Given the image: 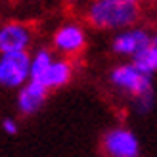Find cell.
Returning a JSON list of instances; mask_svg holds the SVG:
<instances>
[{"label":"cell","mask_w":157,"mask_h":157,"mask_svg":"<svg viewBox=\"0 0 157 157\" xmlns=\"http://www.w3.org/2000/svg\"><path fill=\"white\" fill-rule=\"evenodd\" d=\"M31 81V52L0 54V88L17 92Z\"/></svg>","instance_id":"obj_6"},{"label":"cell","mask_w":157,"mask_h":157,"mask_svg":"<svg viewBox=\"0 0 157 157\" xmlns=\"http://www.w3.org/2000/svg\"><path fill=\"white\" fill-rule=\"evenodd\" d=\"M107 84L115 94L134 100L153 92V77L144 73L134 61L123 59L107 71Z\"/></svg>","instance_id":"obj_2"},{"label":"cell","mask_w":157,"mask_h":157,"mask_svg":"<svg viewBox=\"0 0 157 157\" xmlns=\"http://www.w3.org/2000/svg\"><path fill=\"white\" fill-rule=\"evenodd\" d=\"M75 78V63L73 59L63 58V56H58L52 59V63L48 65V69L42 73V77L38 78L36 82L44 84L50 92L52 90H61L65 88L67 84H71Z\"/></svg>","instance_id":"obj_9"},{"label":"cell","mask_w":157,"mask_h":157,"mask_svg":"<svg viewBox=\"0 0 157 157\" xmlns=\"http://www.w3.org/2000/svg\"><path fill=\"white\" fill-rule=\"evenodd\" d=\"M0 128H2L4 134H8V136H15V134L19 132V123H17V119H15V117L8 115V117H4V119L0 121Z\"/></svg>","instance_id":"obj_13"},{"label":"cell","mask_w":157,"mask_h":157,"mask_svg":"<svg viewBox=\"0 0 157 157\" xmlns=\"http://www.w3.org/2000/svg\"><path fill=\"white\" fill-rule=\"evenodd\" d=\"M130 105H132V109H134V113H138V115L151 113V109L155 105V92L144 94V96H138L134 100H130Z\"/></svg>","instance_id":"obj_12"},{"label":"cell","mask_w":157,"mask_h":157,"mask_svg":"<svg viewBox=\"0 0 157 157\" xmlns=\"http://www.w3.org/2000/svg\"><path fill=\"white\" fill-rule=\"evenodd\" d=\"M101 157H140L142 144L136 132L127 124L109 127L100 138Z\"/></svg>","instance_id":"obj_4"},{"label":"cell","mask_w":157,"mask_h":157,"mask_svg":"<svg viewBox=\"0 0 157 157\" xmlns=\"http://www.w3.org/2000/svg\"><path fill=\"white\" fill-rule=\"evenodd\" d=\"M153 40V33L144 25H132L127 29H121L113 33L111 40H109V50L113 56L121 59H134L140 56Z\"/></svg>","instance_id":"obj_5"},{"label":"cell","mask_w":157,"mask_h":157,"mask_svg":"<svg viewBox=\"0 0 157 157\" xmlns=\"http://www.w3.org/2000/svg\"><path fill=\"white\" fill-rule=\"evenodd\" d=\"M48 88L36 81H29L17 90L15 96V109L21 117H33L46 105L48 101Z\"/></svg>","instance_id":"obj_8"},{"label":"cell","mask_w":157,"mask_h":157,"mask_svg":"<svg viewBox=\"0 0 157 157\" xmlns=\"http://www.w3.org/2000/svg\"><path fill=\"white\" fill-rule=\"evenodd\" d=\"M63 2H65L69 8H73V10H84V8L88 6L90 0H63Z\"/></svg>","instance_id":"obj_14"},{"label":"cell","mask_w":157,"mask_h":157,"mask_svg":"<svg viewBox=\"0 0 157 157\" xmlns=\"http://www.w3.org/2000/svg\"><path fill=\"white\" fill-rule=\"evenodd\" d=\"M54 58H56V52L48 46H38L35 52H31V81H38Z\"/></svg>","instance_id":"obj_10"},{"label":"cell","mask_w":157,"mask_h":157,"mask_svg":"<svg viewBox=\"0 0 157 157\" xmlns=\"http://www.w3.org/2000/svg\"><path fill=\"white\" fill-rule=\"evenodd\" d=\"M36 40V31L27 21L8 19L0 23V54L31 52Z\"/></svg>","instance_id":"obj_7"},{"label":"cell","mask_w":157,"mask_h":157,"mask_svg":"<svg viewBox=\"0 0 157 157\" xmlns=\"http://www.w3.org/2000/svg\"><path fill=\"white\" fill-rule=\"evenodd\" d=\"M82 12L86 25L104 33H117L121 29L132 27L142 15L138 4H127L119 0H90Z\"/></svg>","instance_id":"obj_1"},{"label":"cell","mask_w":157,"mask_h":157,"mask_svg":"<svg viewBox=\"0 0 157 157\" xmlns=\"http://www.w3.org/2000/svg\"><path fill=\"white\" fill-rule=\"evenodd\" d=\"M33 2H38V0H33Z\"/></svg>","instance_id":"obj_17"},{"label":"cell","mask_w":157,"mask_h":157,"mask_svg":"<svg viewBox=\"0 0 157 157\" xmlns=\"http://www.w3.org/2000/svg\"><path fill=\"white\" fill-rule=\"evenodd\" d=\"M119 2H127V4H138V6H140V4L144 2V0H119Z\"/></svg>","instance_id":"obj_15"},{"label":"cell","mask_w":157,"mask_h":157,"mask_svg":"<svg viewBox=\"0 0 157 157\" xmlns=\"http://www.w3.org/2000/svg\"><path fill=\"white\" fill-rule=\"evenodd\" d=\"M134 63L142 69L144 73H147V75H157V44L151 40V44L147 46V48L140 54V56H136L134 59Z\"/></svg>","instance_id":"obj_11"},{"label":"cell","mask_w":157,"mask_h":157,"mask_svg":"<svg viewBox=\"0 0 157 157\" xmlns=\"http://www.w3.org/2000/svg\"><path fill=\"white\" fill-rule=\"evenodd\" d=\"M88 27L86 21L78 19H65L52 31L50 36V48L58 54L69 59H75L82 56L84 50L88 48Z\"/></svg>","instance_id":"obj_3"},{"label":"cell","mask_w":157,"mask_h":157,"mask_svg":"<svg viewBox=\"0 0 157 157\" xmlns=\"http://www.w3.org/2000/svg\"><path fill=\"white\" fill-rule=\"evenodd\" d=\"M153 42H155V44H157V33H155V35H153Z\"/></svg>","instance_id":"obj_16"}]
</instances>
